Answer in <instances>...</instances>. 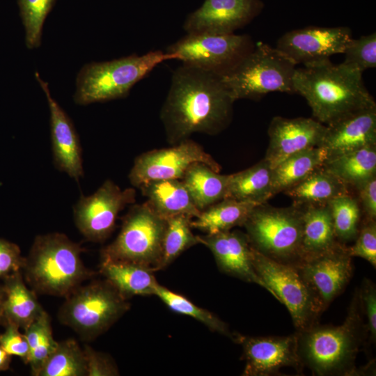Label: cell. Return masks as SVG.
I'll use <instances>...</instances> for the list:
<instances>
[{
    "label": "cell",
    "instance_id": "1",
    "mask_svg": "<svg viewBox=\"0 0 376 376\" xmlns=\"http://www.w3.org/2000/svg\"><path fill=\"white\" fill-rule=\"evenodd\" d=\"M234 102L219 75L182 63L173 73L160 112L167 141L222 132L232 120Z\"/></svg>",
    "mask_w": 376,
    "mask_h": 376
},
{
    "label": "cell",
    "instance_id": "2",
    "mask_svg": "<svg viewBox=\"0 0 376 376\" xmlns=\"http://www.w3.org/2000/svg\"><path fill=\"white\" fill-rule=\"evenodd\" d=\"M297 353L303 367L318 376L361 375L356 367L360 347L368 338L358 288L342 324L318 322L296 331Z\"/></svg>",
    "mask_w": 376,
    "mask_h": 376
},
{
    "label": "cell",
    "instance_id": "3",
    "mask_svg": "<svg viewBox=\"0 0 376 376\" xmlns=\"http://www.w3.org/2000/svg\"><path fill=\"white\" fill-rule=\"evenodd\" d=\"M293 88L306 99L315 119L324 125L376 104L361 72L330 59L296 68Z\"/></svg>",
    "mask_w": 376,
    "mask_h": 376
},
{
    "label": "cell",
    "instance_id": "4",
    "mask_svg": "<svg viewBox=\"0 0 376 376\" xmlns=\"http://www.w3.org/2000/svg\"><path fill=\"white\" fill-rule=\"evenodd\" d=\"M81 252L79 244L63 233L39 235L22 272L36 293L66 297L94 274L84 265Z\"/></svg>",
    "mask_w": 376,
    "mask_h": 376
},
{
    "label": "cell",
    "instance_id": "5",
    "mask_svg": "<svg viewBox=\"0 0 376 376\" xmlns=\"http://www.w3.org/2000/svg\"><path fill=\"white\" fill-rule=\"evenodd\" d=\"M169 59H177V56L157 50L142 56L134 54L86 64L77 77L74 100L77 104L86 105L125 97L137 82Z\"/></svg>",
    "mask_w": 376,
    "mask_h": 376
},
{
    "label": "cell",
    "instance_id": "6",
    "mask_svg": "<svg viewBox=\"0 0 376 376\" xmlns=\"http://www.w3.org/2000/svg\"><path fill=\"white\" fill-rule=\"evenodd\" d=\"M296 65L276 47L260 42L220 77L235 101L258 100L272 92L295 93Z\"/></svg>",
    "mask_w": 376,
    "mask_h": 376
},
{
    "label": "cell",
    "instance_id": "7",
    "mask_svg": "<svg viewBox=\"0 0 376 376\" xmlns=\"http://www.w3.org/2000/svg\"><path fill=\"white\" fill-rule=\"evenodd\" d=\"M302 207L256 205L243 226L251 246L276 262L299 266L302 260Z\"/></svg>",
    "mask_w": 376,
    "mask_h": 376
},
{
    "label": "cell",
    "instance_id": "8",
    "mask_svg": "<svg viewBox=\"0 0 376 376\" xmlns=\"http://www.w3.org/2000/svg\"><path fill=\"white\" fill-rule=\"evenodd\" d=\"M65 298L58 318L84 340L104 333L130 308L127 299L106 279L81 285Z\"/></svg>",
    "mask_w": 376,
    "mask_h": 376
},
{
    "label": "cell",
    "instance_id": "9",
    "mask_svg": "<svg viewBox=\"0 0 376 376\" xmlns=\"http://www.w3.org/2000/svg\"><path fill=\"white\" fill-rule=\"evenodd\" d=\"M166 221L145 202L132 205L118 236L101 252L102 259L136 263L157 271Z\"/></svg>",
    "mask_w": 376,
    "mask_h": 376
},
{
    "label": "cell",
    "instance_id": "10",
    "mask_svg": "<svg viewBox=\"0 0 376 376\" xmlns=\"http://www.w3.org/2000/svg\"><path fill=\"white\" fill-rule=\"evenodd\" d=\"M252 264L270 294L288 308L297 331L318 322L324 311L297 267L276 262L253 248Z\"/></svg>",
    "mask_w": 376,
    "mask_h": 376
},
{
    "label": "cell",
    "instance_id": "11",
    "mask_svg": "<svg viewBox=\"0 0 376 376\" xmlns=\"http://www.w3.org/2000/svg\"><path fill=\"white\" fill-rule=\"evenodd\" d=\"M251 50L245 35L187 33L169 46L166 53L175 54L183 64L221 76Z\"/></svg>",
    "mask_w": 376,
    "mask_h": 376
},
{
    "label": "cell",
    "instance_id": "12",
    "mask_svg": "<svg viewBox=\"0 0 376 376\" xmlns=\"http://www.w3.org/2000/svg\"><path fill=\"white\" fill-rule=\"evenodd\" d=\"M202 162L219 172L220 165L196 141L187 139L166 148L154 149L137 156L129 173L136 187L150 181L181 180L190 165Z\"/></svg>",
    "mask_w": 376,
    "mask_h": 376
},
{
    "label": "cell",
    "instance_id": "13",
    "mask_svg": "<svg viewBox=\"0 0 376 376\" xmlns=\"http://www.w3.org/2000/svg\"><path fill=\"white\" fill-rule=\"evenodd\" d=\"M133 188L121 189L107 180L91 195H82L74 206L75 223L88 241L104 242L113 232L119 212L135 202Z\"/></svg>",
    "mask_w": 376,
    "mask_h": 376
},
{
    "label": "cell",
    "instance_id": "14",
    "mask_svg": "<svg viewBox=\"0 0 376 376\" xmlns=\"http://www.w3.org/2000/svg\"><path fill=\"white\" fill-rule=\"evenodd\" d=\"M234 341L243 350L245 367L242 375L270 376L284 367L301 373L303 366L297 353V334L285 336H246L235 334Z\"/></svg>",
    "mask_w": 376,
    "mask_h": 376
},
{
    "label": "cell",
    "instance_id": "15",
    "mask_svg": "<svg viewBox=\"0 0 376 376\" xmlns=\"http://www.w3.org/2000/svg\"><path fill=\"white\" fill-rule=\"evenodd\" d=\"M352 38L348 27L308 26L285 33L276 48L297 65H306L343 54Z\"/></svg>",
    "mask_w": 376,
    "mask_h": 376
},
{
    "label": "cell",
    "instance_id": "16",
    "mask_svg": "<svg viewBox=\"0 0 376 376\" xmlns=\"http://www.w3.org/2000/svg\"><path fill=\"white\" fill-rule=\"evenodd\" d=\"M324 311L350 282L353 266L347 246L340 244L334 249L302 261L297 266Z\"/></svg>",
    "mask_w": 376,
    "mask_h": 376
},
{
    "label": "cell",
    "instance_id": "17",
    "mask_svg": "<svg viewBox=\"0 0 376 376\" xmlns=\"http://www.w3.org/2000/svg\"><path fill=\"white\" fill-rule=\"evenodd\" d=\"M263 8L260 0H205L186 18L187 33L230 34L249 23Z\"/></svg>",
    "mask_w": 376,
    "mask_h": 376
},
{
    "label": "cell",
    "instance_id": "18",
    "mask_svg": "<svg viewBox=\"0 0 376 376\" xmlns=\"http://www.w3.org/2000/svg\"><path fill=\"white\" fill-rule=\"evenodd\" d=\"M326 125L311 118L275 116L268 127L269 138L265 159L274 168L300 152L319 147Z\"/></svg>",
    "mask_w": 376,
    "mask_h": 376
},
{
    "label": "cell",
    "instance_id": "19",
    "mask_svg": "<svg viewBox=\"0 0 376 376\" xmlns=\"http://www.w3.org/2000/svg\"><path fill=\"white\" fill-rule=\"evenodd\" d=\"M199 244L207 246L214 256L219 270L229 276L260 285L270 291L256 274L252 264V251L246 233L240 230L197 235Z\"/></svg>",
    "mask_w": 376,
    "mask_h": 376
},
{
    "label": "cell",
    "instance_id": "20",
    "mask_svg": "<svg viewBox=\"0 0 376 376\" xmlns=\"http://www.w3.org/2000/svg\"><path fill=\"white\" fill-rule=\"evenodd\" d=\"M35 77L49 105L54 164L59 171L79 182L84 175V169L78 134L70 117L52 97L48 84L42 79L38 72L35 73Z\"/></svg>",
    "mask_w": 376,
    "mask_h": 376
},
{
    "label": "cell",
    "instance_id": "21",
    "mask_svg": "<svg viewBox=\"0 0 376 376\" xmlns=\"http://www.w3.org/2000/svg\"><path fill=\"white\" fill-rule=\"evenodd\" d=\"M376 145V104L326 125L319 147L326 159Z\"/></svg>",
    "mask_w": 376,
    "mask_h": 376
},
{
    "label": "cell",
    "instance_id": "22",
    "mask_svg": "<svg viewBox=\"0 0 376 376\" xmlns=\"http://www.w3.org/2000/svg\"><path fill=\"white\" fill-rule=\"evenodd\" d=\"M139 188L148 205L165 220L180 215L194 218L200 213L181 180H153Z\"/></svg>",
    "mask_w": 376,
    "mask_h": 376
},
{
    "label": "cell",
    "instance_id": "23",
    "mask_svg": "<svg viewBox=\"0 0 376 376\" xmlns=\"http://www.w3.org/2000/svg\"><path fill=\"white\" fill-rule=\"evenodd\" d=\"M3 280V324H14L24 330L45 310L37 299L36 292L25 284L22 271Z\"/></svg>",
    "mask_w": 376,
    "mask_h": 376
},
{
    "label": "cell",
    "instance_id": "24",
    "mask_svg": "<svg viewBox=\"0 0 376 376\" xmlns=\"http://www.w3.org/2000/svg\"><path fill=\"white\" fill-rule=\"evenodd\" d=\"M301 207V253L304 261L328 252L340 243L336 240L331 213L327 204Z\"/></svg>",
    "mask_w": 376,
    "mask_h": 376
},
{
    "label": "cell",
    "instance_id": "25",
    "mask_svg": "<svg viewBox=\"0 0 376 376\" xmlns=\"http://www.w3.org/2000/svg\"><path fill=\"white\" fill-rule=\"evenodd\" d=\"M100 272L123 297L155 295L158 285L154 271L145 266L102 259Z\"/></svg>",
    "mask_w": 376,
    "mask_h": 376
},
{
    "label": "cell",
    "instance_id": "26",
    "mask_svg": "<svg viewBox=\"0 0 376 376\" xmlns=\"http://www.w3.org/2000/svg\"><path fill=\"white\" fill-rule=\"evenodd\" d=\"M273 196L272 168L265 159L228 175L226 198L261 205Z\"/></svg>",
    "mask_w": 376,
    "mask_h": 376
},
{
    "label": "cell",
    "instance_id": "27",
    "mask_svg": "<svg viewBox=\"0 0 376 376\" xmlns=\"http://www.w3.org/2000/svg\"><path fill=\"white\" fill-rule=\"evenodd\" d=\"M322 167L347 187L357 190L376 175V145L327 159Z\"/></svg>",
    "mask_w": 376,
    "mask_h": 376
},
{
    "label": "cell",
    "instance_id": "28",
    "mask_svg": "<svg viewBox=\"0 0 376 376\" xmlns=\"http://www.w3.org/2000/svg\"><path fill=\"white\" fill-rule=\"evenodd\" d=\"M228 175H221L207 164L195 162L185 171L181 181L195 206L201 212L226 198Z\"/></svg>",
    "mask_w": 376,
    "mask_h": 376
},
{
    "label": "cell",
    "instance_id": "29",
    "mask_svg": "<svg viewBox=\"0 0 376 376\" xmlns=\"http://www.w3.org/2000/svg\"><path fill=\"white\" fill-rule=\"evenodd\" d=\"M283 193L297 206L326 205L332 198L350 193V188L322 166Z\"/></svg>",
    "mask_w": 376,
    "mask_h": 376
},
{
    "label": "cell",
    "instance_id": "30",
    "mask_svg": "<svg viewBox=\"0 0 376 376\" xmlns=\"http://www.w3.org/2000/svg\"><path fill=\"white\" fill-rule=\"evenodd\" d=\"M258 205L225 198L200 212L191 226L205 233L214 234L242 226L252 210Z\"/></svg>",
    "mask_w": 376,
    "mask_h": 376
},
{
    "label": "cell",
    "instance_id": "31",
    "mask_svg": "<svg viewBox=\"0 0 376 376\" xmlns=\"http://www.w3.org/2000/svg\"><path fill=\"white\" fill-rule=\"evenodd\" d=\"M321 147L308 149L287 158L272 169L273 195L283 192L321 167L326 160Z\"/></svg>",
    "mask_w": 376,
    "mask_h": 376
},
{
    "label": "cell",
    "instance_id": "32",
    "mask_svg": "<svg viewBox=\"0 0 376 376\" xmlns=\"http://www.w3.org/2000/svg\"><path fill=\"white\" fill-rule=\"evenodd\" d=\"M337 241L343 245L354 241L361 224V209L351 193L338 196L327 203Z\"/></svg>",
    "mask_w": 376,
    "mask_h": 376
},
{
    "label": "cell",
    "instance_id": "33",
    "mask_svg": "<svg viewBox=\"0 0 376 376\" xmlns=\"http://www.w3.org/2000/svg\"><path fill=\"white\" fill-rule=\"evenodd\" d=\"M29 348L28 363L31 375L38 376L40 371L57 347L52 334L50 317L44 311L26 329L24 334Z\"/></svg>",
    "mask_w": 376,
    "mask_h": 376
},
{
    "label": "cell",
    "instance_id": "34",
    "mask_svg": "<svg viewBox=\"0 0 376 376\" xmlns=\"http://www.w3.org/2000/svg\"><path fill=\"white\" fill-rule=\"evenodd\" d=\"M84 349L72 338L58 343L38 376H86Z\"/></svg>",
    "mask_w": 376,
    "mask_h": 376
},
{
    "label": "cell",
    "instance_id": "35",
    "mask_svg": "<svg viewBox=\"0 0 376 376\" xmlns=\"http://www.w3.org/2000/svg\"><path fill=\"white\" fill-rule=\"evenodd\" d=\"M191 219L185 215L166 219L162 257L157 271L169 266L185 250L199 244L197 235L191 230Z\"/></svg>",
    "mask_w": 376,
    "mask_h": 376
},
{
    "label": "cell",
    "instance_id": "36",
    "mask_svg": "<svg viewBox=\"0 0 376 376\" xmlns=\"http://www.w3.org/2000/svg\"><path fill=\"white\" fill-rule=\"evenodd\" d=\"M155 296L157 297L172 311L190 316L203 323L210 330L226 336L234 340L235 334L230 331L228 325L212 313L201 308L185 297L174 292L158 283Z\"/></svg>",
    "mask_w": 376,
    "mask_h": 376
},
{
    "label": "cell",
    "instance_id": "37",
    "mask_svg": "<svg viewBox=\"0 0 376 376\" xmlns=\"http://www.w3.org/2000/svg\"><path fill=\"white\" fill-rule=\"evenodd\" d=\"M56 0H17L27 48L40 46L45 20Z\"/></svg>",
    "mask_w": 376,
    "mask_h": 376
},
{
    "label": "cell",
    "instance_id": "38",
    "mask_svg": "<svg viewBox=\"0 0 376 376\" xmlns=\"http://www.w3.org/2000/svg\"><path fill=\"white\" fill-rule=\"evenodd\" d=\"M344 65L361 73L376 66V34L375 32L362 36L358 39L352 38L346 45L343 53Z\"/></svg>",
    "mask_w": 376,
    "mask_h": 376
},
{
    "label": "cell",
    "instance_id": "39",
    "mask_svg": "<svg viewBox=\"0 0 376 376\" xmlns=\"http://www.w3.org/2000/svg\"><path fill=\"white\" fill-rule=\"evenodd\" d=\"M352 246H347L349 255L367 260L376 267V221L363 219Z\"/></svg>",
    "mask_w": 376,
    "mask_h": 376
},
{
    "label": "cell",
    "instance_id": "40",
    "mask_svg": "<svg viewBox=\"0 0 376 376\" xmlns=\"http://www.w3.org/2000/svg\"><path fill=\"white\" fill-rule=\"evenodd\" d=\"M360 306L364 318H366V328L368 338L372 343L376 340V288L375 283L368 279L363 280L361 288H358Z\"/></svg>",
    "mask_w": 376,
    "mask_h": 376
},
{
    "label": "cell",
    "instance_id": "41",
    "mask_svg": "<svg viewBox=\"0 0 376 376\" xmlns=\"http://www.w3.org/2000/svg\"><path fill=\"white\" fill-rule=\"evenodd\" d=\"M4 326L5 331L0 334V346L10 356H17L27 364L29 348L25 335L14 324Z\"/></svg>",
    "mask_w": 376,
    "mask_h": 376
},
{
    "label": "cell",
    "instance_id": "42",
    "mask_svg": "<svg viewBox=\"0 0 376 376\" xmlns=\"http://www.w3.org/2000/svg\"><path fill=\"white\" fill-rule=\"evenodd\" d=\"M24 258L16 244L0 238V279L22 271Z\"/></svg>",
    "mask_w": 376,
    "mask_h": 376
},
{
    "label": "cell",
    "instance_id": "43",
    "mask_svg": "<svg viewBox=\"0 0 376 376\" xmlns=\"http://www.w3.org/2000/svg\"><path fill=\"white\" fill-rule=\"evenodd\" d=\"M84 352L86 362V376L118 375V368L110 357L88 345L84 346Z\"/></svg>",
    "mask_w": 376,
    "mask_h": 376
},
{
    "label": "cell",
    "instance_id": "44",
    "mask_svg": "<svg viewBox=\"0 0 376 376\" xmlns=\"http://www.w3.org/2000/svg\"><path fill=\"white\" fill-rule=\"evenodd\" d=\"M357 199L365 219H376V175L371 178L358 189Z\"/></svg>",
    "mask_w": 376,
    "mask_h": 376
},
{
    "label": "cell",
    "instance_id": "45",
    "mask_svg": "<svg viewBox=\"0 0 376 376\" xmlns=\"http://www.w3.org/2000/svg\"><path fill=\"white\" fill-rule=\"evenodd\" d=\"M10 363V355L0 346V371H4L9 368Z\"/></svg>",
    "mask_w": 376,
    "mask_h": 376
},
{
    "label": "cell",
    "instance_id": "46",
    "mask_svg": "<svg viewBox=\"0 0 376 376\" xmlns=\"http://www.w3.org/2000/svg\"><path fill=\"white\" fill-rule=\"evenodd\" d=\"M3 292L2 289V285H0V324H3Z\"/></svg>",
    "mask_w": 376,
    "mask_h": 376
}]
</instances>
